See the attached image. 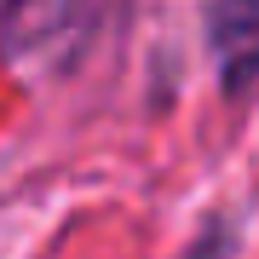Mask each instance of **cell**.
<instances>
[{
	"instance_id": "1",
	"label": "cell",
	"mask_w": 259,
	"mask_h": 259,
	"mask_svg": "<svg viewBox=\"0 0 259 259\" xmlns=\"http://www.w3.org/2000/svg\"><path fill=\"white\" fill-rule=\"evenodd\" d=\"M207 40H213V58H219L225 93H248L259 81V0H213Z\"/></svg>"
}]
</instances>
